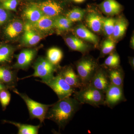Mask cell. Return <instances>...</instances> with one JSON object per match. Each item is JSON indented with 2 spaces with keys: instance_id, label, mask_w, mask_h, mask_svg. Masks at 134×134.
<instances>
[{
  "instance_id": "cell-1",
  "label": "cell",
  "mask_w": 134,
  "mask_h": 134,
  "mask_svg": "<svg viewBox=\"0 0 134 134\" xmlns=\"http://www.w3.org/2000/svg\"><path fill=\"white\" fill-rule=\"evenodd\" d=\"M81 104L70 97L59 99L48 108L46 119L53 121L60 129H64L72 119Z\"/></svg>"
},
{
  "instance_id": "cell-2",
  "label": "cell",
  "mask_w": 134,
  "mask_h": 134,
  "mask_svg": "<svg viewBox=\"0 0 134 134\" xmlns=\"http://www.w3.org/2000/svg\"><path fill=\"white\" fill-rule=\"evenodd\" d=\"M74 94L75 98L81 104H88L96 107L105 105V93L90 84L82 86Z\"/></svg>"
},
{
  "instance_id": "cell-3",
  "label": "cell",
  "mask_w": 134,
  "mask_h": 134,
  "mask_svg": "<svg viewBox=\"0 0 134 134\" xmlns=\"http://www.w3.org/2000/svg\"><path fill=\"white\" fill-rule=\"evenodd\" d=\"M56 66L52 64L47 58H39L34 64L33 74L23 79L31 77H38L41 79L40 82L45 83L54 76V74L57 70Z\"/></svg>"
},
{
  "instance_id": "cell-4",
  "label": "cell",
  "mask_w": 134,
  "mask_h": 134,
  "mask_svg": "<svg viewBox=\"0 0 134 134\" xmlns=\"http://www.w3.org/2000/svg\"><path fill=\"white\" fill-rule=\"evenodd\" d=\"M77 75L83 86L90 83L95 72L99 68L97 63L92 58L84 57L76 64Z\"/></svg>"
},
{
  "instance_id": "cell-5",
  "label": "cell",
  "mask_w": 134,
  "mask_h": 134,
  "mask_svg": "<svg viewBox=\"0 0 134 134\" xmlns=\"http://www.w3.org/2000/svg\"><path fill=\"white\" fill-rule=\"evenodd\" d=\"M13 91L19 95L26 103L30 118L38 119L41 123L44 122L48 108L52 105L44 104L36 102L25 93H20L16 89H13Z\"/></svg>"
},
{
  "instance_id": "cell-6",
  "label": "cell",
  "mask_w": 134,
  "mask_h": 134,
  "mask_svg": "<svg viewBox=\"0 0 134 134\" xmlns=\"http://www.w3.org/2000/svg\"><path fill=\"white\" fill-rule=\"evenodd\" d=\"M45 84L55 92L59 99L70 97L75 91L59 74Z\"/></svg>"
},
{
  "instance_id": "cell-7",
  "label": "cell",
  "mask_w": 134,
  "mask_h": 134,
  "mask_svg": "<svg viewBox=\"0 0 134 134\" xmlns=\"http://www.w3.org/2000/svg\"><path fill=\"white\" fill-rule=\"evenodd\" d=\"M126 100L123 87L111 84L105 93V105L112 109L119 103Z\"/></svg>"
},
{
  "instance_id": "cell-8",
  "label": "cell",
  "mask_w": 134,
  "mask_h": 134,
  "mask_svg": "<svg viewBox=\"0 0 134 134\" xmlns=\"http://www.w3.org/2000/svg\"><path fill=\"white\" fill-rule=\"evenodd\" d=\"M89 84L105 93L111 84L106 69L99 67Z\"/></svg>"
},
{
  "instance_id": "cell-9",
  "label": "cell",
  "mask_w": 134,
  "mask_h": 134,
  "mask_svg": "<svg viewBox=\"0 0 134 134\" xmlns=\"http://www.w3.org/2000/svg\"><path fill=\"white\" fill-rule=\"evenodd\" d=\"M33 4L41 10L43 14L51 17L59 15L63 10L62 8L59 3L52 0Z\"/></svg>"
},
{
  "instance_id": "cell-10",
  "label": "cell",
  "mask_w": 134,
  "mask_h": 134,
  "mask_svg": "<svg viewBox=\"0 0 134 134\" xmlns=\"http://www.w3.org/2000/svg\"><path fill=\"white\" fill-rule=\"evenodd\" d=\"M67 83L74 88H81L83 86L78 75L76 74L73 68L67 66L59 73Z\"/></svg>"
},
{
  "instance_id": "cell-11",
  "label": "cell",
  "mask_w": 134,
  "mask_h": 134,
  "mask_svg": "<svg viewBox=\"0 0 134 134\" xmlns=\"http://www.w3.org/2000/svg\"><path fill=\"white\" fill-rule=\"evenodd\" d=\"M36 51L33 49H25L17 56V61L14 65L15 68L25 69L28 68L35 58Z\"/></svg>"
},
{
  "instance_id": "cell-12",
  "label": "cell",
  "mask_w": 134,
  "mask_h": 134,
  "mask_svg": "<svg viewBox=\"0 0 134 134\" xmlns=\"http://www.w3.org/2000/svg\"><path fill=\"white\" fill-rule=\"evenodd\" d=\"M17 79L14 71L7 67L0 66V82L7 85L9 89L15 88Z\"/></svg>"
},
{
  "instance_id": "cell-13",
  "label": "cell",
  "mask_w": 134,
  "mask_h": 134,
  "mask_svg": "<svg viewBox=\"0 0 134 134\" xmlns=\"http://www.w3.org/2000/svg\"><path fill=\"white\" fill-rule=\"evenodd\" d=\"M106 70L110 83L123 88L125 75L124 72L120 66Z\"/></svg>"
},
{
  "instance_id": "cell-14",
  "label": "cell",
  "mask_w": 134,
  "mask_h": 134,
  "mask_svg": "<svg viewBox=\"0 0 134 134\" xmlns=\"http://www.w3.org/2000/svg\"><path fill=\"white\" fill-rule=\"evenodd\" d=\"M41 39V37L34 30L31 25H25L23 40L26 44L30 46L35 45L40 41Z\"/></svg>"
},
{
  "instance_id": "cell-15",
  "label": "cell",
  "mask_w": 134,
  "mask_h": 134,
  "mask_svg": "<svg viewBox=\"0 0 134 134\" xmlns=\"http://www.w3.org/2000/svg\"><path fill=\"white\" fill-rule=\"evenodd\" d=\"M75 32L77 36L80 38L91 42L95 45L98 44V39L97 36L83 25H81L77 27Z\"/></svg>"
},
{
  "instance_id": "cell-16",
  "label": "cell",
  "mask_w": 134,
  "mask_h": 134,
  "mask_svg": "<svg viewBox=\"0 0 134 134\" xmlns=\"http://www.w3.org/2000/svg\"><path fill=\"white\" fill-rule=\"evenodd\" d=\"M66 43L71 50L78 51L82 53L88 51L89 47L80 39L74 36H70L65 39Z\"/></svg>"
},
{
  "instance_id": "cell-17",
  "label": "cell",
  "mask_w": 134,
  "mask_h": 134,
  "mask_svg": "<svg viewBox=\"0 0 134 134\" xmlns=\"http://www.w3.org/2000/svg\"><path fill=\"white\" fill-rule=\"evenodd\" d=\"M103 18L96 13H90L86 16V24L92 31L100 32L103 27Z\"/></svg>"
},
{
  "instance_id": "cell-18",
  "label": "cell",
  "mask_w": 134,
  "mask_h": 134,
  "mask_svg": "<svg viewBox=\"0 0 134 134\" xmlns=\"http://www.w3.org/2000/svg\"><path fill=\"white\" fill-rule=\"evenodd\" d=\"M100 7L104 13L111 15L118 14L121 10V6L115 0H104Z\"/></svg>"
},
{
  "instance_id": "cell-19",
  "label": "cell",
  "mask_w": 134,
  "mask_h": 134,
  "mask_svg": "<svg viewBox=\"0 0 134 134\" xmlns=\"http://www.w3.org/2000/svg\"><path fill=\"white\" fill-rule=\"evenodd\" d=\"M6 123H9L15 126L18 129V134H37L39 129L41 127L40 125L38 126L21 124L19 122L10 121L4 120Z\"/></svg>"
},
{
  "instance_id": "cell-20",
  "label": "cell",
  "mask_w": 134,
  "mask_h": 134,
  "mask_svg": "<svg viewBox=\"0 0 134 134\" xmlns=\"http://www.w3.org/2000/svg\"><path fill=\"white\" fill-rule=\"evenodd\" d=\"M54 19L52 17L44 15L40 19L31 25L33 29L44 31L48 30L53 26Z\"/></svg>"
},
{
  "instance_id": "cell-21",
  "label": "cell",
  "mask_w": 134,
  "mask_h": 134,
  "mask_svg": "<svg viewBox=\"0 0 134 134\" xmlns=\"http://www.w3.org/2000/svg\"><path fill=\"white\" fill-rule=\"evenodd\" d=\"M43 15L41 10L34 4L27 7L24 11V16L32 23L37 21Z\"/></svg>"
},
{
  "instance_id": "cell-22",
  "label": "cell",
  "mask_w": 134,
  "mask_h": 134,
  "mask_svg": "<svg viewBox=\"0 0 134 134\" xmlns=\"http://www.w3.org/2000/svg\"><path fill=\"white\" fill-rule=\"evenodd\" d=\"M24 29V26L21 22L15 21L10 23L6 27L5 32L10 38L16 37L22 32Z\"/></svg>"
},
{
  "instance_id": "cell-23",
  "label": "cell",
  "mask_w": 134,
  "mask_h": 134,
  "mask_svg": "<svg viewBox=\"0 0 134 134\" xmlns=\"http://www.w3.org/2000/svg\"><path fill=\"white\" fill-rule=\"evenodd\" d=\"M127 23L124 18L116 19L112 37L115 39H118L125 34L127 27Z\"/></svg>"
},
{
  "instance_id": "cell-24",
  "label": "cell",
  "mask_w": 134,
  "mask_h": 134,
  "mask_svg": "<svg viewBox=\"0 0 134 134\" xmlns=\"http://www.w3.org/2000/svg\"><path fill=\"white\" fill-rule=\"evenodd\" d=\"M47 59L53 65L57 66L62 59L63 54L59 48H52L47 52Z\"/></svg>"
},
{
  "instance_id": "cell-25",
  "label": "cell",
  "mask_w": 134,
  "mask_h": 134,
  "mask_svg": "<svg viewBox=\"0 0 134 134\" xmlns=\"http://www.w3.org/2000/svg\"><path fill=\"white\" fill-rule=\"evenodd\" d=\"M120 58L118 54L112 52L105 60L104 65L108 69L115 68L120 66Z\"/></svg>"
},
{
  "instance_id": "cell-26",
  "label": "cell",
  "mask_w": 134,
  "mask_h": 134,
  "mask_svg": "<svg viewBox=\"0 0 134 134\" xmlns=\"http://www.w3.org/2000/svg\"><path fill=\"white\" fill-rule=\"evenodd\" d=\"M72 22L66 17H59L54 20V27L62 30H68L72 25Z\"/></svg>"
},
{
  "instance_id": "cell-27",
  "label": "cell",
  "mask_w": 134,
  "mask_h": 134,
  "mask_svg": "<svg viewBox=\"0 0 134 134\" xmlns=\"http://www.w3.org/2000/svg\"><path fill=\"white\" fill-rule=\"evenodd\" d=\"M116 20L114 18H103L102 29L105 35L109 37L112 36Z\"/></svg>"
},
{
  "instance_id": "cell-28",
  "label": "cell",
  "mask_w": 134,
  "mask_h": 134,
  "mask_svg": "<svg viewBox=\"0 0 134 134\" xmlns=\"http://www.w3.org/2000/svg\"><path fill=\"white\" fill-rule=\"evenodd\" d=\"M85 13V11L83 10L76 8L68 12L66 17L72 23L79 21L83 18Z\"/></svg>"
},
{
  "instance_id": "cell-29",
  "label": "cell",
  "mask_w": 134,
  "mask_h": 134,
  "mask_svg": "<svg viewBox=\"0 0 134 134\" xmlns=\"http://www.w3.org/2000/svg\"><path fill=\"white\" fill-rule=\"evenodd\" d=\"M13 50L7 46L0 47V63L9 62L11 60Z\"/></svg>"
},
{
  "instance_id": "cell-30",
  "label": "cell",
  "mask_w": 134,
  "mask_h": 134,
  "mask_svg": "<svg viewBox=\"0 0 134 134\" xmlns=\"http://www.w3.org/2000/svg\"><path fill=\"white\" fill-rule=\"evenodd\" d=\"M115 47L114 41L111 39L105 40L103 42L101 49V56L110 54L112 53Z\"/></svg>"
},
{
  "instance_id": "cell-31",
  "label": "cell",
  "mask_w": 134,
  "mask_h": 134,
  "mask_svg": "<svg viewBox=\"0 0 134 134\" xmlns=\"http://www.w3.org/2000/svg\"><path fill=\"white\" fill-rule=\"evenodd\" d=\"M11 95L8 90H4L0 92V103L4 111L9 104Z\"/></svg>"
},
{
  "instance_id": "cell-32",
  "label": "cell",
  "mask_w": 134,
  "mask_h": 134,
  "mask_svg": "<svg viewBox=\"0 0 134 134\" xmlns=\"http://www.w3.org/2000/svg\"><path fill=\"white\" fill-rule=\"evenodd\" d=\"M18 4L17 0H6L3 2L2 7L6 10L16 11Z\"/></svg>"
},
{
  "instance_id": "cell-33",
  "label": "cell",
  "mask_w": 134,
  "mask_h": 134,
  "mask_svg": "<svg viewBox=\"0 0 134 134\" xmlns=\"http://www.w3.org/2000/svg\"><path fill=\"white\" fill-rule=\"evenodd\" d=\"M8 15L5 9L0 7V25L3 24L8 19Z\"/></svg>"
},
{
  "instance_id": "cell-34",
  "label": "cell",
  "mask_w": 134,
  "mask_h": 134,
  "mask_svg": "<svg viewBox=\"0 0 134 134\" xmlns=\"http://www.w3.org/2000/svg\"><path fill=\"white\" fill-rule=\"evenodd\" d=\"M8 89H9V88L8 86L0 82V92L3 90H8Z\"/></svg>"
},
{
  "instance_id": "cell-35",
  "label": "cell",
  "mask_w": 134,
  "mask_h": 134,
  "mask_svg": "<svg viewBox=\"0 0 134 134\" xmlns=\"http://www.w3.org/2000/svg\"><path fill=\"white\" fill-rule=\"evenodd\" d=\"M130 63V65H131V66H132V68L133 69V70L134 69V58H130L129 60Z\"/></svg>"
},
{
  "instance_id": "cell-36",
  "label": "cell",
  "mask_w": 134,
  "mask_h": 134,
  "mask_svg": "<svg viewBox=\"0 0 134 134\" xmlns=\"http://www.w3.org/2000/svg\"><path fill=\"white\" fill-rule=\"evenodd\" d=\"M72 1H74V2L76 3H80L83 2L85 0H72Z\"/></svg>"
},
{
  "instance_id": "cell-37",
  "label": "cell",
  "mask_w": 134,
  "mask_h": 134,
  "mask_svg": "<svg viewBox=\"0 0 134 134\" xmlns=\"http://www.w3.org/2000/svg\"><path fill=\"white\" fill-rule=\"evenodd\" d=\"M0 1H2V2L4 1H6V0H0Z\"/></svg>"
}]
</instances>
